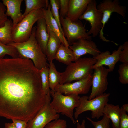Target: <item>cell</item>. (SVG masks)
Segmentation results:
<instances>
[{"label": "cell", "instance_id": "obj_19", "mask_svg": "<svg viewBox=\"0 0 128 128\" xmlns=\"http://www.w3.org/2000/svg\"><path fill=\"white\" fill-rule=\"evenodd\" d=\"M49 38L47 43L46 56L49 63L52 62L55 59L56 53L62 43L58 36L53 32L47 30Z\"/></svg>", "mask_w": 128, "mask_h": 128}, {"label": "cell", "instance_id": "obj_2", "mask_svg": "<svg viewBox=\"0 0 128 128\" xmlns=\"http://www.w3.org/2000/svg\"><path fill=\"white\" fill-rule=\"evenodd\" d=\"M37 26L33 27L31 35L26 41L20 43L12 42L8 45L14 47L18 54L19 57L30 59L35 67L39 70L49 67L46 56L38 44L35 37Z\"/></svg>", "mask_w": 128, "mask_h": 128}, {"label": "cell", "instance_id": "obj_24", "mask_svg": "<svg viewBox=\"0 0 128 128\" xmlns=\"http://www.w3.org/2000/svg\"><path fill=\"white\" fill-rule=\"evenodd\" d=\"M49 86L50 90L54 91L55 87L60 84L62 78L60 72L57 70L54 63H49Z\"/></svg>", "mask_w": 128, "mask_h": 128}, {"label": "cell", "instance_id": "obj_32", "mask_svg": "<svg viewBox=\"0 0 128 128\" xmlns=\"http://www.w3.org/2000/svg\"><path fill=\"white\" fill-rule=\"evenodd\" d=\"M69 0H59L60 15L63 18L67 17L68 14Z\"/></svg>", "mask_w": 128, "mask_h": 128}, {"label": "cell", "instance_id": "obj_23", "mask_svg": "<svg viewBox=\"0 0 128 128\" xmlns=\"http://www.w3.org/2000/svg\"><path fill=\"white\" fill-rule=\"evenodd\" d=\"M12 27V21L8 19L4 25L0 27V41L5 44L8 45L13 42L11 37Z\"/></svg>", "mask_w": 128, "mask_h": 128}, {"label": "cell", "instance_id": "obj_5", "mask_svg": "<svg viewBox=\"0 0 128 128\" xmlns=\"http://www.w3.org/2000/svg\"><path fill=\"white\" fill-rule=\"evenodd\" d=\"M42 9L33 10L12 28L11 37L13 42L22 43L29 39L34 23L39 19L44 18Z\"/></svg>", "mask_w": 128, "mask_h": 128}, {"label": "cell", "instance_id": "obj_26", "mask_svg": "<svg viewBox=\"0 0 128 128\" xmlns=\"http://www.w3.org/2000/svg\"><path fill=\"white\" fill-rule=\"evenodd\" d=\"M6 55H9L13 58H19L17 51L14 47L5 44L0 41V59Z\"/></svg>", "mask_w": 128, "mask_h": 128}, {"label": "cell", "instance_id": "obj_8", "mask_svg": "<svg viewBox=\"0 0 128 128\" xmlns=\"http://www.w3.org/2000/svg\"><path fill=\"white\" fill-rule=\"evenodd\" d=\"M60 17L64 34L69 44L80 38L91 40V37L87 32L85 26L80 20L72 21L67 17Z\"/></svg>", "mask_w": 128, "mask_h": 128}, {"label": "cell", "instance_id": "obj_37", "mask_svg": "<svg viewBox=\"0 0 128 128\" xmlns=\"http://www.w3.org/2000/svg\"><path fill=\"white\" fill-rule=\"evenodd\" d=\"M4 128H16L13 122L6 123L4 124Z\"/></svg>", "mask_w": 128, "mask_h": 128}, {"label": "cell", "instance_id": "obj_29", "mask_svg": "<svg viewBox=\"0 0 128 128\" xmlns=\"http://www.w3.org/2000/svg\"><path fill=\"white\" fill-rule=\"evenodd\" d=\"M86 118L91 122L94 128H110V119L105 114L101 120L97 121H93L89 117Z\"/></svg>", "mask_w": 128, "mask_h": 128}, {"label": "cell", "instance_id": "obj_16", "mask_svg": "<svg viewBox=\"0 0 128 128\" xmlns=\"http://www.w3.org/2000/svg\"><path fill=\"white\" fill-rule=\"evenodd\" d=\"M91 0H69L67 17L72 21L79 20Z\"/></svg>", "mask_w": 128, "mask_h": 128}, {"label": "cell", "instance_id": "obj_10", "mask_svg": "<svg viewBox=\"0 0 128 128\" xmlns=\"http://www.w3.org/2000/svg\"><path fill=\"white\" fill-rule=\"evenodd\" d=\"M97 8L102 14V27L99 33L100 38L104 41L114 43L113 41L106 39L103 36L104 28L113 12L117 13L124 18L126 13L125 7L120 5L118 0H104L97 5Z\"/></svg>", "mask_w": 128, "mask_h": 128}, {"label": "cell", "instance_id": "obj_14", "mask_svg": "<svg viewBox=\"0 0 128 128\" xmlns=\"http://www.w3.org/2000/svg\"><path fill=\"white\" fill-rule=\"evenodd\" d=\"M122 49V45H120L117 50L113 51L112 54L108 51L101 52L96 57L93 58L97 61L93 66L92 69L105 65L108 67L109 72L113 71L116 64L119 61V55Z\"/></svg>", "mask_w": 128, "mask_h": 128}, {"label": "cell", "instance_id": "obj_33", "mask_svg": "<svg viewBox=\"0 0 128 128\" xmlns=\"http://www.w3.org/2000/svg\"><path fill=\"white\" fill-rule=\"evenodd\" d=\"M121 108V116L119 128H128V116L126 112L122 107Z\"/></svg>", "mask_w": 128, "mask_h": 128}, {"label": "cell", "instance_id": "obj_1", "mask_svg": "<svg viewBox=\"0 0 128 128\" xmlns=\"http://www.w3.org/2000/svg\"><path fill=\"white\" fill-rule=\"evenodd\" d=\"M39 70L30 59H0V116L27 122L45 103Z\"/></svg>", "mask_w": 128, "mask_h": 128}, {"label": "cell", "instance_id": "obj_28", "mask_svg": "<svg viewBox=\"0 0 128 128\" xmlns=\"http://www.w3.org/2000/svg\"><path fill=\"white\" fill-rule=\"evenodd\" d=\"M119 80L122 84L128 83V63H123L119 66L118 70Z\"/></svg>", "mask_w": 128, "mask_h": 128}, {"label": "cell", "instance_id": "obj_34", "mask_svg": "<svg viewBox=\"0 0 128 128\" xmlns=\"http://www.w3.org/2000/svg\"><path fill=\"white\" fill-rule=\"evenodd\" d=\"M6 9L2 2H0V27L4 26L8 19L5 14Z\"/></svg>", "mask_w": 128, "mask_h": 128}, {"label": "cell", "instance_id": "obj_31", "mask_svg": "<svg viewBox=\"0 0 128 128\" xmlns=\"http://www.w3.org/2000/svg\"><path fill=\"white\" fill-rule=\"evenodd\" d=\"M119 61L122 63H128V41L122 45V49L119 56Z\"/></svg>", "mask_w": 128, "mask_h": 128}, {"label": "cell", "instance_id": "obj_27", "mask_svg": "<svg viewBox=\"0 0 128 128\" xmlns=\"http://www.w3.org/2000/svg\"><path fill=\"white\" fill-rule=\"evenodd\" d=\"M50 3L53 17L57 23L61 32L64 37L60 23V17L59 12V0H50Z\"/></svg>", "mask_w": 128, "mask_h": 128}, {"label": "cell", "instance_id": "obj_17", "mask_svg": "<svg viewBox=\"0 0 128 128\" xmlns=\"http://www.w3.org/2000/svg\"><path fill=\"white\" fill-rule=\"evenodd\" d=\"M42 9L47 30H50L54 32L59 38L62 43L66 47H69V44L66 38L61 32L57 23L53 17L50 3L47 9L43 8Z\"/></svg>", "mask_w": 128, "mask_h": 128}, {"label": "cell", "instance_id": "obj_21", "mask_svg": "<svg viewBox=\"0 0 128 128\" xmlns=\"http://www.w3.org/2000/svg\"><path fill=\"white\" fill-rule=\"evenodd\" d=\"M55 59L67 65L75 61V56L73 51L62 43L56 53Z\"/></svg>", "mask_w": 128, "mask_h": 128}, {"label": "cell", "instance_id": "obj_9", "mask_svg": "<svg viewBox=\"0 0 128 128\" xmlns=\"http://www.w3.org/2000/svg\"><path fill=\"white\" fill-rule=\"evenodd\" d=\"M102 14L97 8V3L95 0H91L79 20H85L88 21L91 28L87 32L93 37L97 36L102 27Z\"/></svg>", "mask_w": 128, "mask_h": 128}, {"label": "cell", "instance_id": "obj_15", "mask_svg": "<svg viewBox=\"0 0 128 128\" xmlns=\"http://www.w3.org/2000/svg\"><path fill=\"white\" fill-rule=\"evenodd\" d=\"M2 3L6 7L5 13L7 16L12 20V28L15 27L22 19L23 14L20 11L23 0H2Z\"/></svg>", "mask_w": 128, "mask_h": 128}, {"label": "cell", "instance_id": "obj_25", "mask_svg": "<svg viewBox=\"0 0 128 128\" xmlns=\"http://www.w3.org/2000/svg\"><path fill=\"white\" fill-rule=\"evenodd\" d=\"M39 71L42 90L45 94L46 95L50 91L49 86V67L43 68Z\"/></svg>", "mask_w": 128, "mask_h": 128}, {"label": "cell", "instance_id": "obj_20", "mask_svg": "<svg viewBox=\"0 0 128 128\" xmlns=\"http://www.w3.org/2000/svg\"><path fill=\"white\" fill-rule=\"evenodd\" d=\"M103 113L111 121L113 128H119L121 108L119 105L107 103L104 108Z\"/></svg>", "mask_w": 128, "mask_h": 128}, {"label": "cell", "instance_id": "obj_11", "mask_svg": "<svg viewBox=\"0 0 128 128\" xmlns=\"http://www.w3.org/2000/svg\"><path fill=\"white\" fill-rule=\"evenodd\" d=\"M92 75L73 83L59 84L56 86L54 91L65 95L72 94H86L89 91L92 85Z\"/></svg>", "mask_w": 128, "mask_h": 128}, {"label": "cell", "instance_id": "obj_35", "mask_svg": "<svg viewBox=\"0 0 128 128\" xmlns=\"http://www.w3.org/2000/svg\"><path fill=\"white\" fill-rule=\"evenodd\" d=\"M13 123L16 128H26L27 122L23 120L12 119Z\"/></svg>", "mask_w": 128, "mask_h": 128}, {"label": "cell", "instance_id": "obj_7", "mask_svg": "<svg viewBox=\"0 0 128 128\" xmlns=\"http://www.w3.org/2000/svg\"><path fill=\"white\" fill-rule=\"evenodd\" d=\"M50 92L46 95L45 104L35 116L27 122L26 128H44L50 122L59 119L60 115L50 106Z\"/></svg>", "mask_w": 128, "mask_h": 128}, {"label": "cell", "instance_id": "obj_12", "mask_svg": "<svg viewBox=\"0 0 128 128\" xmlns=\"http://www.w3.org/2000/svg\"><path fill=\"white\" fill-rule=\"evenodd\" d=\"M92 75L91 92L88 97L89 100L101 95L107 90L108 82L107 77L109 72L108 68L103 66L94 69Z\"/></svg>", "mask_w": 128, "mask_h": 128}, {"label": "cell", "instance_id": "obj_30", "mask_svg": "<svg viewBox=\"0 0 128 128\" xmlns=\"http://www.w3.org/2000/svg\"><path fill=\"white\" fill-rule=\"evenodd\" d=\"M67 127L66 121L64 119H58L50 122L44 128H67Z\"/></svg>", "mask_w": 128, "mask_h": 128}, {"label": "cell", "instance_id": "obj_3", "mask_svg": "<svg viewBox=\"0 0 128 128\" xmlns=\"http://www.w3.org/2000/svg\"><path fill=\"white\" fill-rule=\"evenodd\" d=\"M97 60L93 58L80 57L68 65L65 71L60 72L62 78L60 84L78 81L91 74L93 66Z\"/></svg>", "mask_w": 128, "mask_h": 128}, {"label": "cell", "instance_id": "obj_38", "mask_svg": "<svg viewBox=\"0 0 128 128\" xmlns=\"http://www.w3.org/2000/svg\"><path fill=\"white\" fill-rule=\"evenodd\" d=\"M123 109L126 112H128V104H125L123 105L122 107Z\"/></svg>", "mask_w": 128, "mask_h": 128}, {"label": "cell", "instance_id": "obj_6", "mask_svg": "<svg viewBox=\"0 0 128 128\" xmlns=\"http://www.w3.org/2000/svg\"><path fill=\"white\" fill-rule=\"evenodd\" d=\"M109 93H104L91 100H89L88 96H84L80 97L78 106L75 108L74 113V118L77 119L82 113L87 111L91 112V117L97 119L103 116V111L105 105L108 103Z\"/></svg>", "mask_w": 128, "mask_h": 128}, {"label": "cell", "instance_id": "obj_4", "mask_svg": "<svg viewBox=\"0 0 128 128\" xmlns=\"http://www.w3.org/2000/svg\"><path fill=\"white\" fill-rule=\"evenodd\" d=\"M53 98L50 106L58 114L61 113L69 118L74 124L76 122L73 117V110L78 107L80 103V97L79 95L72 94L63 95L59 92L50 90Z\"/></svg>", "mask_w": 128, "mask_h": 128}, {"label": "cell", "instance_id": "obj_18", "mask_svg": "<svg viewBox=\"0 0 128 128\" xmlns=\"http://www.w3.org/2000/svg\"><path fill=\"white\" fill-rule=\"evenodd\" d=\"M37 22L35 38L38 44L46 56V46L49 38L47 25L44 18L39 19Z\"/></svg>", "mask_w": 128, "mask_h": 128}, {"label": "cell", "instance_id": "obj_13", "mask_svg": "<svg viewBox=\"0 0 128 128\" xmlns=\"http://www.w3.org/2000/svg\"><path fill=\"white\" fill-rule=\"evenodd\" d=\"M69 47L74 53L75 61L82 55L89 54L94 58L101 52L94 42L84 38L79 39L69 44Z\"/></svg>", "mask_w": 128, "mask_h": 128}, {"label": "cell", "instance_id": "obj_22", "mask_svg": "<svg viewBox=\"0 0 128 128\" xmlns=\"http://www.w3.org/2000/svg\"><path fill=\"white\" fill-rule=\"evenodd\" d=\"M25 9L23 18L33 10L39 8L47 9L50 3L48 0H25Z\"/></svg>", "mask_w": 128, "mask_h": 128}, {"label": "cell", "instance_id": "obj_36", "mask_svg": "<svg viewBox=\"0 0 128 128\" xmlns=\"http://www.w3.org/2000/svg\"><path fill=\"white\" fill-rule=\"evenodd\" d=\"M86 121L84 119L83 120L82 123L81 124L79 122L77 124V127L76 128H86L85 126ZM69 128H72L69 127Z\"/></svg>", "mask_w": 128, "mask_h": 128}]
</instances>
